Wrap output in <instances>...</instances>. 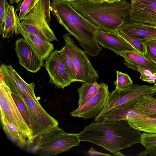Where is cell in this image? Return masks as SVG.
<instances>
[{
	"mask_svg": "<svg viewBox=\"0 0 156 156\" xmlns=\"http://www.w3.org/2000/svg\"><path fill=\"white\" fill-rule=\"evenodd\" d=\"M122 0H107V1L109 3H112L120 1Z\"/></svg>",
	"mask_w": 156,
	"mask_h": 156,
	"instance_id": "8d00e7d4",
	"label": "cell"
},
{
	"mask_svg": "<svg viewBox=\"0 0 156 156\" xmlns=\"http://www.w3.org/2000/svg\"><path fill=\"white\" fill-rule=\"evenodd\" d=\"M12 97L20 113L26 122L30 127V124L28 116L25 105L21 98L18 96L12 94Z\"/></svg>",
	"mask_w": 156,
	"mask_h": 156,
	"instance_id": "f546056e",
	"label": "cell"
},
{
	"mask_svg": "<svg viewBox=\"0 0 156 156\" xmlns=\"http://www.w3.org/2000/svg\"><path fill=\"white\" fill-rule=\"evenodd\" d=\"M115 33L128 42L137 51L143 55H145L146 48L144 42L118 29Z\"/></svg>",
	"mask_w": 156,
	"mask_h": 156,
	"instance_id": "484cf974",
	"label": "cell"
},
{
	"mask_svg": "<svg viewBox=\"0 0 156 156\" xmlns=\"http://www.w3.org/2000/svg\"><path fill=\"white\" fill-rule=\"evenodd\" d=\"M140 143L145 148L156 146V133L144 132L142 133Z\"/></svg>",
	"mask_w": 156,
	"mask_h": 156,
	"instance_id": "f1b7e54d",
	"label": "cell"
},
{
	"mask_svg": "<svg viewBox=\"0 0 156 156\" xmlns=\"http://www.w3.org/2000/svg\"><path fill=\"white\" fill-rule=\"evenodd\" d=\"M15 45L19 64L30 72H37L43 66L44 61L24 38L17 40Z\"/></svg>",
	"mask_w": 156,
	"mask_h": 156,
	"instance_id": "5bb4252c",
	"label": "cell"
},
{
	"mask_svg": "<svg viewBox=\"0 0 156 156\" xmlns=\"http://www.w3.org/2000/svg\"><path fill=\"white\" fill-rule=\"evenodd\" d=\"M50 1L39 0L21 22L29 34L51 42L58 40L50 26Z\"/></svg>",
	"mask_w": 156,
	"mask_h": 156,
	"instance_id": "277c9868",
	"label": "cell"
},
{
	"mask_svg": "<svg viewBox=\"0 0 156 156\" xmlns=\"http://www.w3.org/2000/svg\"><path fill=\"white\" fill-rule=\"evenodd\" d=\"M153 89L156 91V82L154 83V85L152 86Z\"/></svg>",
	"mask_w": 156,
	"mask_h": 156,
	"instance_id": "f35d334b",
	"label": "cell"
},
{
	"mask_svg": "<svg viewBox=\"0 0 156 156\" xmlns=\"http://www.w3.org/2000/svg\"><path fill=\"white\" fill-rule=\"evenodd\" d=\"M61 50L65 65L72 82H77L76 69L71 56L65 46Z\"/></svg>",
	"mask_w": 156,
	"mask_h": 156,
	"instance_id": "d4e9b609",
	"label": "cell"
},
{
	"mask_svg": "<svg viewBox=\"0 0 156 156\" xmlns=\"http://www.w3.org/2000/svg\"><path fill=\"white\" fill-rule=\"evenodd\" d=\"M9 5L6 0H0V32L4 27Z\"/></svg>",
	"mask_w": 156,
	"mask_h": 156,
	"instance_id": "1f68e13d",
	"label": "cell"
},
{
	"mask_svg": "<svg viewBox=\"0 0 156 156\" xmlns=\"http://www.w3.org/2000/svg\"><path fill=\"white\" fill-rule=\"evenodd\" d=\"M37 0H23L20 7L18 17L21 21L23 18L33 9Z\"/></svg>",
	"mask_w": 156,
	"mask_h": 156,
	"instance_id": "83f0119b",
	"label": "cell"
},
{
	"mask_svg": "<svg viewBox=\"0 0 156 156\" xmlns=\"http://www.w3.org/2000/svg\"><path fill=\"white\" fill-rule=\"evenodd\" d=\"M22 0H14V2L16 3H18Z\"/></svg>",
	"mask_w": 156,
	"mask_h": 156,
	"instance_id": "ab89813d",
	"label": "cell"
},
{
	"mask_svg": "<svg viewBox=\"0 0 156 156\" xmlns=\"http://www.w3.org/2000/svg\"><path fill=\"white\" fill-rule=\"evenodd\" d=\"M0 70V78L4 81L12 94L21 98L37 99L34 91L35 84L25 82L11 65L2 64Z\"/></svg>",
	"mask_w": 156,
	"mask_h": 156,
	"instance_id": "9c48e42d",
	"label": "cell"
},
{
	"mask_svg": "<svg viewBox=\"0 0 156 156\" xmlns=\"http://www.w3.org/2000/svg\"><path fill=\"white\" fill-rule=\"evenodd\" d=\"M64 132L63 129L57 125L41 133L28 140L27 144L28 151L34 154L38 149L49 143Z\"/></svg>",
	"mask_w": 156,
	"mask_h": 156,
	"instance_id": "ac0fdd59",
	"label": "cell"
},
{
	"mask_svg": "<svg viewBox=\"0 0 156 156\" xmlns=\"http://www.w3.org/2000/svg\"><path fill=\"white\" fill-rule=\"evenodd\" d=\"M45 67L50 80L55 87L64 89L73 83L65 65L61 50L52 51L46 59Z\"/></svg>",
	"mask_w": 156,
	"mask_h": 156,
	"instance_id": "8fae6325",
	"label": "cell"
},
{
	"mask_svg": "<svg viewBox=\"0 0 156 156\" xmlns=\"http://www.w3.org/2000/svg\"><path fill=\"white\" fill-rule=\"evenodd\" d=\"M68 33L63 36L64 46L70 53L73 60L76 71L77 82L82 83L97 81L98 74L93 66L84 51L80 48Z\"/></svg>",
	"mask_w": 156,
	"mask_h": 156,
	"instance_id": "8992f818",
	"label": "cell"
},
{
	"mask_svg": "<svg viewBox=\"0 0 156 156\" xmlns=\"http://www.w3.org/2000/svg\"><path fill=\"white\" fill-rule=\"evenodd\" d=\"M114 155L115 156H125L124 154H122V153L120 152V151H119L114 154Z\"/></svg>",
	"mask_w": 156,
	"mask_h": 156,
	"instance_id": "d590c367",
	"label": "cell"
},
{
	"mask_svg": "<svg viewBox=\"0 0 156 156\" xmlns=\"http://www.w3.org/2000/svg\"><path fill=\"white\" fill-rule=\"evenodd\" d=\"M89 1L95 3H102L107 1V0H88Z\"/></svg>",
	"mask_w": 156,
	"mask_h": 156,
	"instance_id": "e575fe53",
	"label": "cell"
},
{
	"mask_svg": "<svg viewBox=\"0 0 156 156\" xmlns=\"http://www.w3.org/2000/svg\"><path fill=\"white\" fill-rule=\"evenodd\" d=\"M153 40H154V41H156V39H154Z\"/></svg>",
	"mask_w": 156,
	"mask_h": 156,
	"instance_id": "b9f144b4",
	"label": "cell"
},
{
	"mask_svg": "<svg viewBox=\"0 0 156 156\" xmlns=\"http://www.w3.org/2000/svg\"><path fill=\"white\" fill-rule=\"evenodd\" d=\"M80 142L78 134L64 132L49 143L38 149L34 154L43 156L57 155L78 146Z\"/></svg>",
	"mask_w": 156,
	"mask_h": 156,
	"instance_id": "4fadbf2b",
	"label": "cell"
},
{
	"mask_svg": "<svg viewBox=\"0 0 156 156\" xmlns=\"http://www.w3.org/2000/svg\"><path fill=\"white\" fill-rule=\"evenodd\" d=\"M50 9L58 23L77 41L87 54L92 57L99 54L102 48L97 40L99 29L83 18L68 2L52 0Z\"/></svg>",
	"mask_w": 156,
	"mask_h": 156,
	"instance_id": "7a4b0ae2",
	"label": "cell"
},
{
	"mask_svg": "<svg viewBox=\"0 0 156 156\" xmlns=\"http://www.w3.org/2000/svg\"></svg>",
	"mask_w": 156,
	"mask_h": 156,
	"instance_id": "7bdbcfd3",
	"label": "cell"
},
{
	"mask_svg": "<svg viewBox=\"0 0 156 156\" xmlns=\"http://www.w3.org/2000/svg\"><path fill=\"white\" fill-rule=\"evenodd\" d=\"M12 93L4 81L0 78V108L1 120L6 119L12 123L28 140L33 133L19 109L12 96Z\"/></svg>",
	"mask_w": 156,
	"mask_h": 156,
	"instance_id": "5b68a950",
	"label": "cell"
},
{
	"mask_svg": "<svg viewBox=\"0 0 156 156\" xmlns=\"http://www.w3.org/2000/svg\"><path fill=\"white\" fill-rule=\"evenodd\" d=\"M77 89L79 94V106L83 105L97 92L100 86L97 81L84 83Z\"/></svg>",
	"mask_w": 156,
	"mask_h": 156,
	"instance_id": "cb8c5ba5",
	"label": "cell"
},
{
	"mask_svg": "<svg viewBox=\"0 0 156 156\" xmlns=\"http://www.w3.org/2000/svg\"><path fill=\"white\" fill-rule=\"evenodd\" d=\"M15 12L13 6L9 5L4 27L0 32L2 38H9L14 33L20 34L16 24Z\"/></svg>",
	"mask_w": 156,
	"mask_h": 156,
	"instance_id": "44dd1931",
	"label": "cell"
},
{
	"mask_svg": "<svg viewBox=\"0 0 156 156\" xmlns=\"http://www.w3.org/2000/svg\"><path fill=\"white\" fill-rule=\"evenodd\" d=\"M39 0H36V4L37 3V2L39 1Z\"/></svg>",
	"mask_w": 156,
	"mask_h": 156,
	"instance_id": "60d3db41",
	"label": "cell"
},
{
	"mask_svg": "<svg viewBox=\"0 0 156 156\" xmlns=\"http://www.w3.org/2000/svg\"><path fill=\"white\" fill-rule=\"evenodd\" d=\"M116 80L113 83L116 88L119 90H124L129 87L133 83L131 78L127 73L116 71Z\"/></svg>",
	"mask_w": 156,
	"mask_h": 156,
	"instance_id": "4316f807",
	"label": "cell"
},
{
	"mask_svg": "<svg viewBox=\"0 0 156 156\" xmlns=\"http://www.w3.org/2000/svg\"><path fill=\"white\" fill-rule=\"evenodd\" d=\"M124 59V64L128 68L133 69L138 66L156 73V63L146 55L136 51H125L119 53Z\"/></svg>",
	"mask_w": 156,
	"mask_h": 156,
	"instance_id": "d6986e66",
	"label": "cell"
},
{
	"mask_svg": "<svg viewBox=\"0 0 156 156\" xmlns=\"http://www.w3.org/2000/svg\"><path fill=\"white\" fill-rule=\"evenodd\" d=\"M135 128L148 133H156V117H138L128 119Z\"/></svg>",
	"mask_w": 156,
	"mask_h": 156,
	"instance_id": "7402d4cb",
	"label": "cell"
},
{
	"mask_svg": "<svg viewBox=\"0 0 156 156\" xmlns=\"http://www.w3.org/2000/svg\"><path fill=\"white\" fill-rule=\"evenodd\" d=\"M156 91L152 86L133 83L126 89L119 90L115 88L109 93L107 103L102 114L119 105L131 107L139 98L147 95L153 96Z\"/></svg>",
	"mask_w": 156,
	"mask_h": 156,
	"instance_id": "52a82bcc",
	"label": "cell"
},
{
	"mask_svg": "<svg viewBox=\"0 0 156 156\" xmlns=\"http://www.w3.org/2000/svg\"><path fill=\"white\" fill-rule=\"evenodd\" d=\"M144 42L156 39V27L132 22L129 20L118 29Z\"/></svg>",
	"mask_w": 156,
	"mask_h": 156,
	"instance_id": "e0dca14e",
	"label": "cell"
},
{
	"mask_svg": "<svg viewBox=\"0 0 156 156\" xmlns=\"http://www.w3.org/2000/svg\"><path fill=\"white\" fill-rule=\"evenodd\" d=\"M87 154L89 155H102L111 156L112 155L107 154L103 153L96 150L93 147H91L87 152Z\"/></svg>",
	"mask_w": 156,
	"mask_h": 156,
	"instance_id": "836d02e7",
	"label": "cell"
},
{
	"mask_svg": "<svg viewBox=\"0 0 156 156\" xmlns=\"http://www.w3.org/2000/svg\"><path fill=\"white\" fill-rule=\"evenodd\" d=\"M156 156V146L148 148H145L143 151H141L139 153L137 156Z\"/></svg>",
	"mask_w": 156,
	"mask_h": 156,
	"instance_id": "d6a6232c",
	"label": "cell"
},
{
	"mask_svg": "<svg viewBox=\"0 0 156 156\" xmlns=\"http://www.w3.org/2000/svg\"><path fill=\"white\" fill-rule=\"evenodd\" d=\"M96 93L83 105L70 112L71 116L85 119L95 117L103 109L109 97L108 85L102 82Z\"/></svg>",
	"mask_w": 156,
	"mask_h": 156,
	"instance_id": "30bf717a",
	"label": "cell"
},
{
	"mask_svg": "<svg viewBox=\"0 0 156 156\" xmlns=\"http://www.w3.org/2000/svg\"><path fill=\"white\" fill-rule=\"evenodd\" d=\"M81 141L92 143L113 154L120 150L140 143L141 131L127 119H104L92 122L78 133Z\"/></svg>",
	"mask_w": 156,
	"mask_h": 156,
	"instance_id": "6da1fadb",
	"label": "cell"
},
{
	"mask_svg": "<svg viewBox=\"0 0 156 156\" xmlns=\"http://www.w3.org/2000/svg\"><path fill=\"white\" fill-rule=\"evenodd\" d=\"M60 0L69 2H71L75 1H79V0Z\"/></svg>",
	"mask_w": 156,
	"mask_h": 156,
	"instance_id": "74e56055",
	"label": "cell"
},
{
	"mask_svg": "<svg viewBox=\"0 0 156 156\" xmlns=\"http://www.w3.org/2000/svg\"><path fill=\"white\" fill-rule=\"evenodd\" d=\"M69 3L74 9L101 31L115 33L129 19L131 3L126 0L112 3L80 0Z\"/></svg>",
	"mask_w": 156,
	"mask_h": 156,
	"instance_id": "3957f363",
	"label": "cell"
},
{
	"mask_svg": "<svg viewBox=\"0 0 156 156\" xmlns=\"http://www.w3.org/2000/svg\"><path fill=\"white\" fill-rule=\"evenodd\" d=\"M146 48L145 55L156 63V41L153 40L143 42Z\"/></svg>",
	"mask_w": 156,
	"mask_h": 156,
	"instance_id": "4dcf8cb0",
	"label": "cell"
},
{
	"mask_svg": "<svg viewBox=\"0 0 156 156\" xmlns=\"http://www.w3.org/2000/svg\"><path fill=\"white\" fill-rule=\"evenodd\" d=\"M147 114L156 115V98L151 95L139 98L131 107Z\"/></svg>",
	"mask_w": 156,
	"mask_h": 156,
	"instance_id": "603a6c76",
	"label": "cell"
},
{
	"mask_svg": "<svg viewBox=\"0 0 156 156\" xmlns=\"http://www.w3.org/2000/svg\"><path fill=\"white\" fill-rule=\"evenodd\" d=\"M2 128L8 137L16 144L21 148L27 144L26 138L21 132L12 123L6 119L1 120Z\"/></svg>",
	"mask_w": 156,
	"mask_h": 156,
	"instance_id": "ffe728a7",
	"label": "cell"
},
{
	"mask_svg": "<svg viewBox=\"0 0 156 156\" xmlns=\"http://www.w3.org/2000/svg\"><path fill=\"white\" fill-rule=\"evenodd\" d=\"M131 21L156 27V0H132Z\"/></svg>",
	"mask_w": 156,
	"mask_h": 156,
	"instance_id": "7c38bea8",
	"label": "cell"
},
{
	"mask_svg": "<svg viewBox=\"0 0 156 156\" xmlns=\"http://www.w3.org/2000/svg\"><path fill=\"white\" fill-rule=\"evenodd\" d=\"M15 19L16 26L20 34L43 60L47 59L54 49V45L50 42L28 33L23 27L16 12Z\"/></svg>",
	"mask_w": 156,
	"mask_h": 156,
	"instance_id": "9a60e30c",
	"label": "cell"
},
{
	"mask_svg": "<svg viewBox=\"0 0 156 156\" xmlns=\"http://www.w3.org/2000/svg\"><path fill=\"white\" fill-rule=\"evenodd\" d=\"M97 40L98 43L102 47L111 50L118 55L124 51H137L115 32L99 31L97 34Z\"/></svg>",
	"mask_w": 156,
	"mask_h": 156,
	"instance_id": "2e32d148",
	"label": "cell"
},
{
	"mask_svg": "<svg viewBox=\"0 0 156 156\" xmlns=\"http://www.w3.org/2000/svg\"><path fill=\"white\" fill-rule=\"evenodd\" d=\"M21 99L27 111L33 137L51 127L58 125L57 121L47 113L37 99L30 98Z\"/></svg>",
	"mask_w": 156,
	"mask_h": 156,
	"instance_id": "ba28073f",
	"label": "cell"
}]
</instances>
